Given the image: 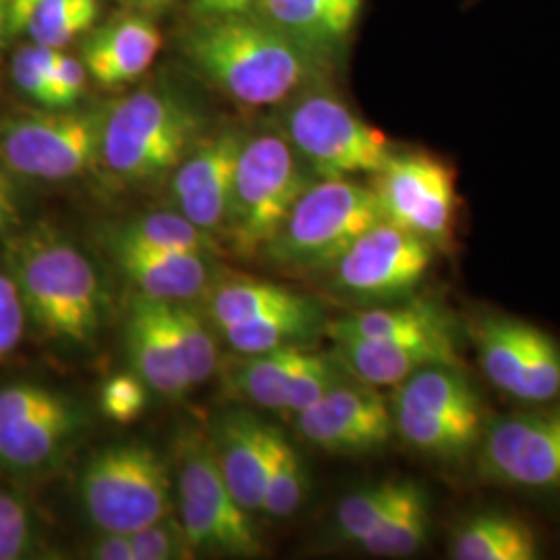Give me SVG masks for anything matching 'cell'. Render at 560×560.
Instances as JSON below:
<instances>
[{"label":"cell","instance_id":"6da1fadb","mask_svg":"<svg viewBox=\"0 0 560 560\" xmlns=\"http://www.w3.org/2000/svg\"><path fill=\"white\" fill-rule=\"evenodd\" d=\"M183 52L229 101L264 108L326 81L330 59L284 34L260 13L201 20L183 42Z\"/></svg>","mask_w":560,"mask_h":560},{"label":"cell","instance_id":"7a4b0ae2","mask_svg":"<svg viewBox=\"0 0 560 560\" xmlns=\"http://www.w3.org/2000/svg\"><path fill=\"white\" fill-rule=\"evenodd\" d=\"M7 268L20 289L27 322L52 342L88 345L104 316V291L92 261L46 224L7 243Z\"/></svg>","mask_w":560,"mask_h":560},{"label":"cell","instance_id":"3957f363","mask_svg":"<svg viewBox=\"0 0 560 560\" xmlns=\"http://www.w3.org/2000/svg\"><path fill=\"white\" fill-rule=\"evenodd\" d=\"M201 115L175 90L145 85L106 104L101 164L125 185L166 179L201 138Z\"/></svg>","mask_w":560,"mask_h":560},{"label":"cell","instance_id":"277c9868","mask_svg":"<svg viewBox=\"0 0 560 560\" xmlns=\"http://www.w3.org/2000/svg\"><path fill=\"white\" fill-rule=\"evenodd\" d=\"M395 388V436L407 448L444 465H459L478 451L488 413L460 363L428 365Z\"/></svg>","mask_w":560,"mask_h":560},{"label":"cell","instance_id":"5b68a950","mask_svg":"<svg viewBox=\"0 0 560 560\" xmlns=\"http://www.w3.org/2000/svg\"><path fill=\"white\" fill-rule=\"evenodd\" d=\"M280 133L316 179L376 175L393 154L381 129L358 117L326 81L282 104Z\"/></svg>","mask_w":560,"mask_h":560},{"label":"cell","instance_id":"8992f818","mask_svg":"<svg viewBox=\"0 0 560 560\" xmlns=\"http://www.w3.org/2000/svg\"><path fill=\"white\" fill-rule=\"evenodd\" d=\"M314 180L282 133L245 138L222 231L233 252L243 258L261 254Z\"/></svg>","mask_w":560,"mask_h":560},{"label":"cell","instance_id":"52a82bcc","mask_svg":"<svg viewBox=\"0 0 560 560\" xmlns=\"http://www.w3.org/2000/svg\"><path fill=\"white\" fill-rule=\"evenodd\" d=\"M378 221L381 203L372 187L351 179H316L261 254L295 272L330 270L349 245Z\"/></svg>","mask_w":560,"mask_h":560},{"label":"cell","instance_id":"ba28073f","mask_svg":"<svg viewBox=\"0 0 560 560\" xmlns=\"http://www.w3.org/2000/svg\"><path fill=\"white\" fill-rule=\"evenodd\" d=\"M81 506L98 532L133 534L175 513L168 463L145 442H119L83 463Z\"/></svg>","mask_w":560,"mask_h":560},{"label":"cell","instance_id":"9c48e42d","mask_svg":"<svg viewBox=\"0 0 560 560\" xmlns=\"http://www.w3.org/2000/svg\"><path fill=\"white\" fill-rule=\"evenodd\" d=\"M88 416L78 400L36 382L0 388V474L38 478L75 448Z\"/></svg>","mask_w":560,"mask_h":560},{"label":"cell","instance_id":"30bf717a","mask_svg":"<svg viewBox=\"0 0 560 560\" xmlns=\"http://www.w3.org/2000/svg\"><path fill=\"white\" fill-rule=\"evenodd\" d=\"M106 106L42 108L0 120V162L36 180L75 179L101 164Z\"/></svg>","mask_w":560,"mask_h":560},{"label":"cell","instance_id":"8fae6325","mask_svg":"<svg viewBox=\"0 0 560 560\" xmlns=\"http://www.w3.org/2000/svg\"><path fill=\"white\" fill-rule=\"evenodd\" d=\"M179 520L196 552L254 559L261 540L245 511L222 478L210 439L185 432L177 442Z\"/></svg>","mask_w":560,"mask_h":560},{"label":"cell","instance_id":"7c38bea8","mask_svg":"<svg viewBox=\"0 0 560 560\" xmlns=\"http://www.w3.org/2000/svg\"><path fill=\"white\" fill-rule=\"evenodd\" d=\"M481 372L511 399L546 405L560 399V342L540 326L490 312L471 326Z\"/></svg>","mask_w":560,"mask_h":560},{"label":"cell","instance_id":"4fadbf2b","mask_svg":"<svg viewBox=\"0 0 560 560\" xmlns=\"http://www.w3.org/2000/svg\"><path fill=\"white\" fill-rule=\"evenodd\" d=\"M382 219L420 235L436 252L448 254L455 241V173L428 152L390 154L372 185Z\"/></svg>","mask_w":560,"mask_h":560},{"label":"cell","instance_id":"5bb4252c","mask_svg":"<svg viewBox=\"0 0 560 560\" xmlns=\"http://www.w3.org/2000/svg\"><path fill=\"white\" fill-rule=\"evenodd\" d=\"M434 252L420 235L382 219L361 233L328 270L330 287L363 303L407 300L428 275Z\"/></svg>","mask_w":560,"mask_h":560},{"label":"cell","instance_id":"9a60e30c","mask_svg":"<svg viewBox=\"0 0 560 560\" xmlns=\"http://www.w3.org/2000/svg\"><path fill=\"white\" fill-rule=\"evenodd\" d=\"M476 460L492 483L520 490L560 488V405L488 420Z\"/></svg>","mask_w":560,"mask_h":560},{"label":"cell","instance_id":"2e32d148","mask_svg":"<svg viewBox=\"0 0 560 560\" xmlns=\"http://www.w3.org/2000/svg\"><path fill=\"white\" fill-rule=\"evenodd\" d=\"M293 418L301 439L330 455L374 453L395 436L390 402L351 376Z\"/></svg>","mask_w":560,"mask_h":560},{"label":"cell","instance_id":"e0dca14e","mask_svg":"<svg viewBox=\"0 0 560 560\" xmlns=\"http://www.w3.org/2000/svg\"><path fill=\"white\" fill-rule=\"evenodd\" d=\"M243 141L245 136L237 129L201 136L168 177V201L175 212L214 240L226 224Z\"/></svg>","mask_w":560,"mask_h":560},{"label":"cell","instance_id":"ac0fdd59","mask_svg":"<svg viewBox=\"0 0 560 560\" xmlns=\"http://www.w3.org/2000/svg\"><path fill=\"white\" fill-rule=\"evenodd\" d=\"M125 342L131 368L148 388L171 400L183 399L194 388L171 328L166 301L138 293L127 310Z\"/></svg>","mask_w":560,"mask_h":560},{"label":"cell","instance_id":"d6986e66","mask_svg":"<svg viewBox=\"0 0 560 560\" xmlns=\"http://www.w3.org/2000/svg\"><path fill=\"white\" fill-rule=\"evenodd\" d=\"M162 34L150 15L125 11L92 27L81 44V62L101 88L140 80L161 55Z\"/></svg>","mask_w":560,"mask_h":560},{"label":"cell","instance_id":"ffe728a7","mask_svg":"<svg viewBox=\"0 0 560 560\" xmlns=\"http://www.w3.org/2000/svg\"><path fill=\"white\" fill-rule=\"evenodd\" d=\"M275 425L249 411H233L214 423L210 444L235 501L249 513L261 511Z\"/></svg>","mask_w":560,"mask_h":560},{"label":"cell","instance_id":"44dd1931","mask_svg":"<svg viewBox=\"0 0 560 560\" xmlns=\"http://www.w3.org/2000/svg\"><path fill=\"white\" fill-rule=\"evenodd\" d=\"M457 335L418 340H335V355L351 378L370 386H399L436 363H460Z\"/></svg>","mask_w":560,"mask_h":560},{"label":"cell","instance_id":"7402d4cb","mask_svg":"<svg viewBox=\"0 0 560 560\" xmlns=\"http://www.w3.org/2000/svg\"><path fill=\"white\" fill-rule=\"evenodd\" d=\"M120 272L140 295L161 301H198L214 280L210 256L104 243Z\"/></svg>","mask_w":560,"mask_h":560},{"label":"cell","instance_id":"603a6c76","mask_svg":"<svg viewBox=\"0 0 560 560\" xmlns=\"http://www.w3.org/2000/svg\"><path fill=\"white\" fill-rule=\"evenodd\" d=\"M363 0H260L256 13L330 59L351 36Z\"/></svg>","mask_w":560,"mask_h":560},{"label":"cell","instance_id":"cb8c5ba5","mask_svg":"<svg viewBox=\"0 0 560 560\" xmlns=\"http://www.w3.org/2000/svg\"><path fill=\"white\" fill-rule=\"evenodd\" d=\"M332 340H418L455 335V320L448 310L430 300H409L384 307L361 310L335 322H326Z\"/></svg>","mask_w":560,"mask_h":560},{"label":"cell","instance_id":"d4e9b609","mask_svg":"<svg viewBox=\"0 0 560 560\" xmlns=\"http://www.w3.org/2000/svg\"><path fill=\"white\" fill-rule=\"evenodd\" d=\"M448 557L455 560H536L538 536L529 523L504 511H481L460 521Z\"/></svg>","mask_w":560,"mask_h":560},{"label":"cell","instance_id":"484cf974","mask_svg":"<svg viewBox=\"0 0 560 560\" xmlns=\"http://www.w3.org/2000/svg\"><path fill=\"white\" fill-rule=\"evenodd\" d=\"M322 330H326L322 307L310 298L295 307L224 326L219 332L235 353L252 355L282 347H303L316 339Z\"/></svg>","mask_w":560,"mask_h":560},{"label":"cell","instance_id":"4316f807","mask_svg":"<svg viewBox=\"0 0 560 560\" xmlns=\"http://www.w3.org/2000/svg\"><path fill=\"white\" fill-rule=\"evenodd\" d=\"M201 300H206L201 310L203 316L221 330L231 324L254 320L270 312L295 307L310 298L270 280L214 277Z\"/></svg>","mask_w":560,"mask_h":560},{"label":"cell","instance_id":"83f0119b","mask_svg":"<svg viewBox=\"0 0 560 560\" xmlns=\"http://www.w3.org/2000/svg\"><path fill=\"white\" fill-rule=\"evenodd\" d=\"M432 515L425 490L418 481H400L399 494L374 532L360 546L370 557L407 559L430 538Z\"/></svg>","mask_w":560,"mask_h":560},{"label":"cell","instance_id":"f1b7e54d","mask_svg":"<svg viewBox=\"0 0 560 560\" xmlns=\"http://www.w3.org/2000/svg\"><path fill=\"white\" fill-rule=\"evenodd\" d=\"M303 353V347H282L266 353L243 355V360L231 368V388L241 399L249 400L261 409L284 413L287 395Z\"/></svg>","mask_w":560,"mask_h":560},{"label":"cell","instance_id":"f546056e","mask_svg":"<svg viewBox=\"0 0 560 560\" xmlns=\"http://www.w3.org/2000/svg\"><path fill=\"white\" fill-rule=\"evenodd\" d=\"M104 243L152 247L168 252H194L203 256L219 254V245L212 235L187 221L179 212H150L131 221L113 226L102 237Z\"/></svg>","mask_w":560,"mask_h":560},{"label":"cell","instance_id":"4dcf8cb0","mask_svg":"<svg viewBox=\"0 0 560 560\" xmlns=\"http://www.w3.org/2000/svg\"><path fill=\"white\" fill-rule=\"evenodd\" d=\"M307 492V474L295 446L289 439L275 428L272 432V448L266 474V490L261 511L270 517H291L298 513L305 501Z\"/></svg>","mask_w":560,"mask_h":560},{"label":"cell","instance_id":"1f68e13d","mask_svg":"<svg viewBox=\"0 0 560 560\" xmlns=\"http://www.w3.org/2000/svg\"><path fill=\"white\" fill-rule=\"evenodd\" d=\"M101 18V0H40L25 25L30 40L60 50L88 34Z\"/></svg>","mask_w":560,"mask_h":560},{"label":"cell","instance_id":"d6a6232c","mask_svg":"<svg viewBox=\"0 0 560 560\" xmlns=\"http://www.w3.org/2000/svg\"><path fill=\"white\" fill-rule=\"evenodd\" d=\"M166 312L175 339L179 342L180 358L185 363L191 386L210 381L219 365V349L206 316L191 301H166Z\"/></svg>","mask_w":560,"mask_h":560},{"label":"cell","instance_id":"836d02e7","mask_svg":"<svg viewBox=\"0 0 560 560\" xmlns=\"http://www.w3.org/2000/svg\"><path fill=\"white\" fill-rule=\"evenodd\" d=\"M400 481L402 480L376 481L368 488H361L358 492L345 497L335 515V525H337L340 540L351 541V544H361L365 540L397 499Z\"/></svg>","mask_w":560,"mask_h":560},{"label":"cell","instance_id":"e575fe53","mask_svg":"<svg viewBox=\"0 0 560 560\" xmlns=\"http://www.w3.org/2000/svg\"><path fill=\"white\" fill-rule=\"evenodd\" d=\"M347 378H349V372L342 368V363L335 353L324 355V353L305 351L298 368V374L291 382L287 402H284V413L298 416Z\"/></svg>","mask_w":560,"mask_h":560},{"label":"cell","instance_id":"d590c367","mask_svg":"<svg viewBox=\"0 0 560 560\" xmlns=\"http://www.w3.org/2000/svg\"><path fill=\"white\" fill-rule=\"evenodd\" d=\"M36 550V523L27 501L0 488V560L32 557Z\"/></svg>","mask_w":560,"mask_h":560},{"label":"cell","instance_id":"8d00e7d4","mask_svg":"<svg viewBox=\"0 0 560 560\" xmlns=\"http://www.w3.org/2000/svg\"><path fill=\"white\" fill-rule=\"evenodd\" d=\"M129 538L136 560H189L196 557V548L175 513L136 529Z\"/></svg>","mask_w":560,"mask_h":560},{"label":"cell","instance_id":"74e56055","mask_svg":"<svg viewBox=\"0 0 560 560\" xmlns=\"http://www.w3.org/2000/svg\"><path fill=\"white\" fill-rule=\"evenodd\" d=\"M55 48L27 44L13 57V81L25 98L38 104L40 108H52L50 96V75L57 59Z\"/></svg>","mask_w":560,"mask_h":560},{"label":"cell","instance_id":"f35d334b","mask_svg":"<svg viewBox=\"0 0 560 560\" xmlns=\"http://www.w3.org/2000/svg\"><path fill=\"white\" fill-rule=\"evenodd\" d=\"M148 407V384L133 374H117L102 384L101 409L104 418L117 423L138 420Z\"/></svg>","mask_w":560,"mask_h":560},{"label":"cell","instance_id":"ab89813d","mask_svg":"<svg viewBox=\"0 0 560 560\" xmlns=\"http://www.w3.org/2000/svg\"><path fill=\"white\" fill-rule=\"evenodd\" d=\"M27 326L20 289L9 272H0V360L20 347Z\"/></svg>","mask_w":560,"mask_h":560},{"label":"cell","instance_id":"60d3db41","mask_svg":"<svg viewBox=\"0 0 560 560\" xmlns=\"http://www.w3.org/2000/svg\"><path fill=\"white\" fill-rule=\"evenodd\" d=\"M88 71L81 59L57 52L52 75H50V96L52 108H73L88 88Z\"/></svg>","mask_w":560,"mask_h":560},{"label":"cell","instance_id":"b9f144b4","mask_svg":"<svg viewBox=\"0 0 560 560\" xmlns=\"http://www.w3.org/2000/svg\"><path fill=\"white\" fill-rule=\"evenodd\" d=\"M88 552L94 560H136L129 534L119 532H101Z\"/></svg>","mask_w":560,"mask_h":560},{"label":"cell","instance_id":"7bdbcfd3","mask_svg":"<svg viewBox=\"0 0 560 560\" xmlns=\"http://www.w3.org/2000/svg\"><path fill=\"white\" fill-rule=\"evenodd\" d=\"M258 2L260 0H191V7L201 20H210V18L254 13Z\"/></svg>","mask_w":560,"mask_h":560},{"label":"cell","instance_id":"ee69618b","mask_svg":"<svg viewBox=\"0 0 560 560\" xmlns=\"http://www.w3.org/2000/svg\"><path fill=\"white\" fill-rule=\"evenodd\" d=\"M20 224V208L11 177L0 166V233Z\"/></svg>","mask_w":560,"mask_h":560},{"label":"cell","instance_id":"f6af8a7d","mask_svg":"<svg viewBox=\"0 0 560 560\" xmlns=\"http://www.w3.org/2000/svg\"><path fill=\"white\" fill-rule=\"evenodd\" d=\"M40 0H7V25H4V34L18 36L21 32H25V25L32 18L36 4Z\"/></svg>","mask_w":560,"mask_h":560},{"label":"cell","instance_id":"bcb514c9","mask_svg":"<svg viewBox=\"0 0 560 560\" xmlns=\"http://www.w3.org/2000/svg\"><path fill=\"white\" fill-rule=\"evenodd\" d=\"M119 2L127 11H136V13L150 15V18L161 15L175 4V0H119Z\"/></svg>","mask_w":560,"mask_h":560},{"label":"cell","instance_id":"7dc6e473","mask_svg":"<svg viewBox=\"0 0 560 560\" xmlns=\"http://www.w3.org/2000/svg\"><path fill=\"white\" fill-rule=\"evenodd\" d=\"M7 25V0H0V27Z\"/></svg>","mask_w":560,"mask_h":560},{"label":"cell","instance_id":"c3c4849f","mask_svg":"<svg viewBox=\"0 0 560 560\" xmlns=\"http://www.w3.org/2000/svg\"><path fill=\"white\" fill-rule=\"evenodd\" d=\"M2 34H4V30H2V27H0V40H2Z\"/></svg>","mask_w":560,"mask_h":560}]
</instances>
